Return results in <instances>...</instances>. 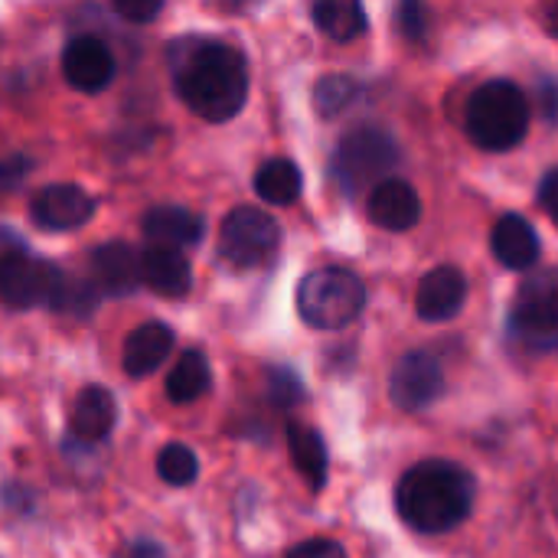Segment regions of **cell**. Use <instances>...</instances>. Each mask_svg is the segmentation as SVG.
Listing matches in <instances>:
<instances>
[{"instance_id":"cell-7","label":"cell","mask_w":558,"mask_h":558,"mask_svg":"<svg viewBox=\"0 0 558 558\" xmlns=\"http://www.w3.org/2000/svg\"><path fill=\"white\" fill-rule=\"evenodd\" d=\"M510 333L536 350L558 347V268L536 271L520 284L510 311Z\"/></svg>"},{"instance_id":"cell-20","label":"cell","mask_w":558,"mask_h":558,"mask_svg":"<svg viewBox=\"0 0 558 558\" xmlns=\"http://www.w3.org/2000/svg\"><path fill=\"white\" fill-rule=\"evenodd\" d=\"M288 448H291V461L298 468V474L307 481L311 490H320L327 484V445L320 438L317 428L311 425H288Z\"/></svg>"},{"instance_id":"cell-18","label":"cell","mask_w":558,"mask_h":558,"mask_svg":"<svg viewBox=\"0 0 558 558\" xmlns=\"http://www.w3.org/2000/svg\"><path fill=\"white\" fill-rule=\"evenodd\" d=\"M114 418H118V402H114L111 389H105V386H85L75 396V402H72L69 428H72V435L78 441L95 445V441H101V438L111 435Z\"/></svg>"},{"instance_id":"cell-27","label":"cell","mask_w":558,"mask_h":558,"mask_svg":"<svg viewBox=\"0 0 558 558\" xmlns=\"http://www.w3.org/2000/svg\"><path fill=\"white\" fill-rule=\"evenodd\" d=\"M268 392H271V402L281 405V409H291V405H298L304 399L301 379L291 369H284V366H278V369L268 373Z\"/></svg>"},{"instance_id":"cell-6","label":"cell","mask_w":558,"mask_h":558,"mask_svg":"<svg viewBox=\"0 0 558 558\" xmlns=\"http://www.w3.org/2000/svg\"><path fill=\"white\" fill-rule=\"evenodd\" d=\"M281 245V226L271 213L258 206L232 209L219 226V258L235 271L262 268L275 258Z\"/></svg>"},{"instance_id":"cell-26","label":"cell","mask_w":558,"mask_h":558,"mask_svg":"<svg viewBox=\"0 0 558 558\" xmlns=\"http://www.w3.org/2000/svg\"><path fill=\"white\" fill-rule=\"evenodd\" d=\"M157 474L170 487H190L196 481V474H199V461H196V454L186 445L173 441V445H167L157 454Z\"/></svg>"},{"instance_id":"cell-4","label":"cell","mask_w":558,"mask_h":558,"mask_svg":"<svg viewBox=\"0 0 558 558\" xmlns=\"http://www.w3.org/2000/svg\"><path fill=\"white\" fill-rule=\"evenodd\" d=\"M366 307L363 281L347 268H314L298 284V314L314 330H340Z\"/></svg>"},{"instance_id":"cell-30","label":"cell","mask_w":558,"mask_h":558,"mask_svg":"<svg viewBox=\"0 0 558 558\" xmlns=\"http://www.w3.org/2000/svg\"><path fill=\"white\" fill-rule=\"evenodd\" d=\"M160 10H163L160 0H114V13L124 16V20H134V23H147Z\"/></svg>"},{"instance_id":"cell-3","label":"cell","mask_w":558,"mask_h":558,"mask_svg":"<svg viewBox=\"0 0 558 558\" xmlns=\"http://www.w3.org/2000/svg\"><path fill=\"white\" fill-rule=\"evenodd\" d=\"M464 128L477 147L494 154L510 150L530 131V101L510 78H490L471 95Z\"/></svg>"},{"instance_id":"cell-23","label":"cell","mask_w":558,"mask_h":558,"mask_svg":"<svg viewBox=\"0 0 558 558\" xmlns=\"http://www.w3.org/2000/svg\"><path fill=\"white\" fill-rule=\"evenodd\" d=\"M320 33H327L337 43H350L366 33V10L353 0H320L311 10Z\"/></svg>"},{"instance_id":"cell-32","label":"cell","mask_w":558,"mask_h":558,"mask_svg":"<svg viewBox=\"0 0 558 558\" xmlns=\"http://www.w3.org/2000/svg\"><path fill=\"white\" fill-rule=\"evenodd\" d=\"M539 206L546 209V216L558 226V167L549 170L539 183Z\"/></svg>"},{"instance_id":"cell-9","label":"cell","mask_w":558,"mask_h":558,"mask_svg":"<svg viewBox=\"0 0 558 558\" xmlns=\"http://www.w3.org/2000/svg\"><path fill=\"white\" fill-rule=\"evenodd\" d=\"M392 402L402 412H422L445 392V373L432 353H405L389 379Z\"/></svg>"},{"instance_id":"cell-15","label":"cell","mask_w":558,"mask_h":558,"mask_svg":"<svg viewBox=\"0 0 558 558\" xmlns=\"http://www.w3.org/2000/svg\"><path fill=\"white\" fill-rule=\"evenodd\" d=\"M144 235L150 239V245L160 248H183V245H199L206 235V222L199 213L183 209V206H154L144 216Z\"/></svg>"},{"instance_id":"cell-28","label":"cell","mask_w":558,"mask_h":558,"mask_svg":"<svg viewBox=\"0 0 558 558\" xmlns=\"http://www.w3.org/2000/svg\"><path fill=\"white\" fill-rule=\"evenodd\" d=\"M399 29L409 36V39H425V33H428V10L422 7V3H415V0H409V3H402L399 7Z\"/></svg>"},{"instance_id":"cell-25","label":"cell","mask_w":558,"mask_h":558,"mask_svg":"<svg viewBox=\"0 0 558 558\" xmlns=\"http://www.w3.org/2000/svg\"><path fill=\"white\" fill-rule=\"evenodd\" d=\"M356 95H360L356 78H350V75H324L317 82V88H314V105H317V111L324 118H337L356 101Z\"/></svg>"},{"instance_id":"cell-21","label":"cell","mask_w":558,"mask_h":558,"mask_svg":"<svg viewBox=\"0 0 558 558\" xmlns=\"http://www.w3.org/2000/svg\"><path fill=\"white\" fill-rule=\"evenodd\" d=\"M301 190H304V177L298 163L288 157H271L255 173V193L271 206H291L301 196Z\"/></svg>"},{"instance_id":"cell-36","label":"cell","mask_w":558,"mask_h":558,"mask_svg":"<svg viewBox=\"0 0 558 558\" xmlns=\"http://www.w3.org/2000/svg\"><path fill=\"white\" fill-rule=\"evenodd\" d=\"M556 517H558V497H556Z\"/></svg>"},{"instance_id":"cell-31","label":"cell","mask_w":558,"mask_h":558,"mask_svg":"<svg viewBox=\"0 0 558 558\" xmlns=\"http://www.w3.org/2000/svg\"><path fill=\"white\" fill-rule=\"evenodd\" d=\"M284 558H347V553L333 539H307V543L294 546Z\"/></svg>"},{"instance_id":"cell-10","label":"cell","mask_w":558,"mask_h":558,"mask_svg":"<svg viewBox=\"0 0 558 558\" xmlns=\"http://www.w3.org/2000/svg\"><path fill=\"white\" fill-rule=\"evenodd\" d=\"M29 216L39 229L69 232V229L85 226L95 216V199L78 183H52L33 196Z\"/></svg>"},{"instance_id":"cell-17","label":"cell","mask_w":558,"mask_h":558,"mask_svg":"<svg viewBox=\"0 0 558 558\" xmlns=\"http://www.w3.org/2000/svg\"><path fill=\"white\" fill-rule=\"evenodd\" d=\"M141 284H147L160 298H183L193 284V271L183 252L147 245L141 252Z\"/></svg>"},{"instance_id":"cell-5","label":"cell","mask_w":558,"mask_h":558,"mask_svg":"<svg viewBox=\"0 0 558 558\" xmlns=\"http://www.w3.org/2000/svg\"><path fill=\"white\" fill-rule=\"evenodd\" d=\"M402 160V150L396 144V137L383 128H356L350 131L337 150H333V160H330V177L340 183L343 193H360L366 186H379L383 177L389 170H396Z\"/></svg>"},{"instance_id":"cell-24","label":"cell","mask_w":558,"mask_h":558,"mask_svg":"<svg viewBox=\"0 0 558 558\" xmlns=\"http://www.w3.org/2000/svg\"><path fill=\"white\" fill-rule=\"evenodd\" d=\"M98 298L101 294H98V288L92 281H82V278H72V275L59 271L49 307L56 314H65V317H92V311L98 307Z\"/></svg>"},{"instance_id":"cell-2","label":"cell","mask_w":558,"mask_h":558,"mask_svg":"<svg viewBox=\"0 0 558 558\" xmlns=\"http://www.w3.org/2000/svg\"><path fill=\"white\" fill-rule=\"evenodd\" d=\"M477 484L468 468L425 461L405 471L396 487V510L415 533H448L474 510Z\"/></svg>"},{"instance_id":"cell-12","label":"cell","mask_w":558,"mask_h":558,"mask_svg":"<svg viewBox=\"0 0 558 558\" xmlns=\"http://www.w3.org/2000/svg\"><path fill=\"white\" fill-rule=\"evenodd\" d=\"M468 301V281L464 275L454 268V265H438L432 268L422 284H418V294H415V311L422 320H432V324H441V320H451L461 314Z\"/></svg>"},{"instance_id":"cell-19","label":"cell","mask_w":558,"mask_h":558,"mask_svg":"<svg viewBox=\"0 0 558 558\" xmlns=\"http://www.w3.org/2000/svg\"><path fill=\"white\" fill-rule=\"evenodd\" d=\"M494 255L504 268H513V271H523V268H533L539 262V235L533 229V222L526 216H504L494 229Z\"/></svg>"},{"instance_id":"cell-8","label":"cell","mask_w":558,"mask_h":558,"mask_svg":"<svg viewBox=\"0 0 558 558\" xmlns=\"http://www.w3.org/2000/svg\"><path fill=\"white\" fill-rule=\"evenodd\" d=\"M56 281L59 268L43 258H33L26 252L0 255V301L13 311H29L39 304L49 307Z\"/></svg>"},{"instance_id":"cell-33","label":"cell","mask_w":558,"mask_h":558,"mask_svg":"<svg viewBox=\"0 0 558 558\" xmlns=\"http://www.w3.org/2000/svg\"><path fill=\"white\" fill-rule=\"evenodd\" d=\"M539 108L549 124H558V82L553 78H543V85H539Z\"/></svg>"},{"instance_id":"cell-34","label":"cell","mask_w":558,"mask_h":558,"mask_svg":"<svg viewBox=\"0 0 558 558\" xmlns=\"http://www.w3.org/2000/svg\"><path fill=\"white\" fill-rule=\"evenodd\" d=\"M128 558H163V553L154 543H137V546L128 549Z\"/></svg>"},{"instance_id":"cell-13","label":"cell","mask_w":558,"mask_h":558,"mask_svg":"<svg viewBox=\"0 0 558 558\" xmlns=\"http://www.w3.org/2000/svg\"><path fill=\"white\" fill-rule=\"evenodd\" d=\"M92 278L98 294L124 298L141 284V255L124 242H105L92 252Z\"/></svg>"},{"instance_id":"cell-11","label":"cell","mask_w":558,"mask_h":558,"mask_svg":"<svg viewBox=\"0 0 558 558\" xmlns=\"http://www.w3.org/2000/svg\"><path fill=\"white\" fill-rule=\"evenodd\" d=\"M62 75H65V82L72 88L95 95V92L111 85V78H114V56L105 46V39H98L92 33H82L62 52Z\"/></svg>"},{"instance_id":"cell-1","label":"cell","mask_w":558,"mask_h":558,"mask_svg":"<svg viewBox=\"0 0 558 558\" xmlns=\"http://www.w3.org/2000/svg\"><path fill=\"white\" fill-rule=\"evenodd\" d=\"M170 75L183 105L203 121H229L248 98L245 56L219 39L183 36L170 46Z\"/></svg>"},{"instance_id":"cell-14","label":"cell","mask_w":558,"mask_h":558,"mask_svg":"<svg viewBox=\"0 0 558 558\" xmlns=\"http://www.w3.org/2000/svg\"><path fill=\"white\" fill-rule=\"evenodd\" d=\"M369 219L389 232L412 229L422 219V199L415 186L405 180H383L376 190H369Z\"/></svg>"},{"instance_id":"cell-16","label":"cell","mask_w":558,"mask_h":558,"mask_svg":"<svg viewBox=\"0 0 558 558\" xmlns=\"http://www.w3.org/2000/svg\"><path fill=\"white\" fill-rule=\"evenodd\" d=\"M173 350V330L167 324H141L137 330L128 333L124 340V353H121V366L131 379H144L150 373H157L163 366V360Z\"/></svg>"},{"instance_id":"cell-35","label":"cell","mask_w":558,"mask_h":558,"mask_svg":"<svg viewBox=\"0 0 558 558\" xmlns=\"http://www.w3.org/2000/svg\"><path fill=\"white\" fill-rule=\"evenodd\" d=\"M546 26H549V33H553V36L558 39V3L546 10Z\"/></svg>"},{"instance_id":"cell-29","label":"cell","mask_w":558,"mask_h":558,"mask_svg":"<svg viewBox=\"0 0 558 558\" xmlns=\"http://www.w3.org/2000/svg\"><path fill=\"white\" fill-rule=\"evenodd\" d=\"M26 173H29V160H26L23 154L0 157V193L20 190V183L26 180Z\"/></svg>"},{"instance_id":"cell-22","label":"cell","mask_w":558,"mask_h":558,"mask_svg":"<svg viewBox=\"0 0 558 558\" xmlns=\"http://www.w3.org/2000/svg\"><path fill=\"white\" fill-rule=\"evenodd\" d=\"M209 386H213L209 360L199 350H186L167 376V399L177 405H190V402L203 399L209 392Z\"/></svg>"}]
</instances>
